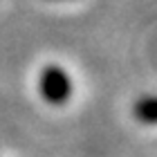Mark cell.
<instances>
[{
	"label": "cell",
	"instance_id": "1",
	"mask_svg": "<svg viewBox=\"0 0 157 157\" xmlns=\"http://www.w3.org/2000/svg\"><path fill=\"white\" fill-rule=\"evenodd\" d=\"M40 90L49 103H65L70 92H72V85H70V78L63 70L49 67L40 78Z\"/></svg>",
	"mask_w": 157,
	"mask_h": 157
},
{
	"label": "cell",
	"instance_id": "2",
	"mask_svg": "<svg viewBox=\"0 0 157 157\" xmlns=\"http://www.w3.org/2000/svg\"><path fill=\"white\" fill-rule=\"evenodd\" d=\"M135 117L141 124H157V97H144L135 103Z\"/></svg>",
	"mask_w": 157,
	"mask_h": 157
}]
</instances>
